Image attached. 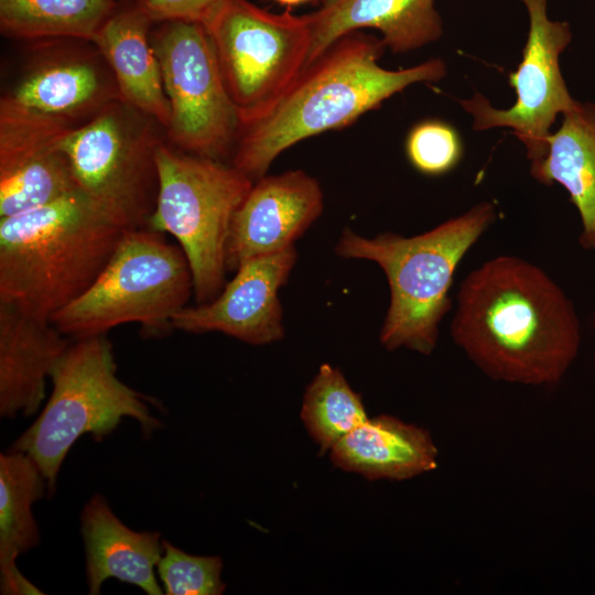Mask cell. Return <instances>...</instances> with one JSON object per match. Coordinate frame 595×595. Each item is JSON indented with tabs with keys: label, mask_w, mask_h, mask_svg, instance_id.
Listing matches in <instances>:
<instances>
[{
	"label": "cell",
	"mask_w": 595,
	"mask_h": 595,
	"mask_svg": "<svg viewBox=\"0 0 595 595\" xmlns=\"http://www.w3.org/2000/svg\"><path fill=\"white\" fill-rule=\"evenodd\" d=\"M80 520L90 595L100 594L108 578L136 585L148 595L164 594L154 573L163 551L159 532L130 529L99 494L85 505Z\"/></svg>",
	"instance_id": "2e32d148"
},
{
	"label": "cell",
	"mask_w": 595,
	"mask_h": 595,
	"mask_svg": "<svg viewBox=\"0 0 595 595\" xmlns=\"http://www.w3.org/2000/svg\"><path fill=\"white\" fill-rule=\"evenodd\" d=\"M112 345L105 335L76 338L54 365L45 407L9 450L28 454L53 494L63 461L84 434L100 442L123 418L136 420L144 436L162 429L149 405L155 400L117 377Z\"/></svg>",
	"instance_id": "5b68a950"
},
{
	"label": "cell",
	"mask_w": 595,
	"mask_h": 595,
	"mask_svg": "<svg viewBox=\"0 0 595 595\" xmlns=\"http://www.w3.org/2000/svg\"><path fill=\"white\" fill-rule=\"evenodd\" d=\"M295 246L241 264L209 302L186 306L172 320V329L204 334L218 332L251 345L284 336L280 289L296 263Z\"/></svg>",
	"instance_id": "7c38bea8"
},
{
	"label": "cell",
	"mask_w": 595,
	"mask_h": 595,
	"mask_svg": "<svg viewBox=\"0 0 595 595\" xmlns=\"http://www.w3.org/2000/svg\"><path fill=\"white\" fill-rule=\"evenodd\" d=\"M52 322L0 302V415L35 414L45 380L71 343Z\"/></svg>",
	"instance_id": "9a60e30c"
},
{
	"label": "cell",
	"mask_w": 595,
	"mask_h": 595,
	"mask_svg": "<svg viewBox=\"0 0 595 595\" xmlns=\"http://www.w3.org/2000/svg\"><path fill=\"white\" fill-rule=\"evenodd\" d=\"M193 292L181 247L149 227L131 228L91 285L51 322L75 338L105 335L126 323L164 333L172 329L173 317L187 306Z\"/></svg>",
	"instance_id": "8992f818"
},
{
	"label": "cell",
	"mask_w": 595,
	"mask_h": 595,
	"mask_svg": "<svg viewBox=\"0 0 595 595\" xmlns=\"http://www.w3.org/2000/svg\"><path fill=\"white\" fill-rule=\"evenodd\" d=\"M126 230L79 188L0 218V302L51 322L91 285Z\"/></svg>",
	"instance_id": "3957f363"
},
{
	"label": "cell",
	"mask_w": 595,
	"mask_h": 595,
	"mask_svg": "<svg viewBox=\"0 0 595 595\" xmlns=\"http://www.w3.org/2000/svg\"><path fill=\"white\" fill-rule=\"evenodd\" d=\"M562 116L547 155L531 163L530 173L542 184L559 183L567 191L582 220L580 242L595 249V105L577 101Z\"/></svg>",
	"instance_id": "ffe728a7"
},
{
	"label": "cell",
	"mask_w": 595,
	"mask_h": 595,
	"mask_svg": "<svg viewBox=\"0 0 595 595\" xmlns=\"http://www.w3.org/2000/svg\"><path fill=\"white\" fill-rule=\"evenodd\" d=\"M452 336L488 377L547 386L561 380L580 346L574 309L539 267L499 256L462 282Z\"/></svg>",
	"instance_id": "6da1fadb"
},
{
	"label": "cell",
	"mask_w": 595,
	"mask_h": 595,
	"mask_svg": "<svg viewBox=\"0 0 595 595\" xmlns=\"http://www.w3.org/2000/svg\"><path fill=\"white\" fill-rule=\"evenodd\" d=\"M205 26L241 126L264 116L306 66L307 14H281L248 0H223Z\"/></svg>",
	"instance_id": "ba28073f"
},
{
	"label": "cell",
	"mask_w": 595,
	"mask_h": 595,
	"mask_svg": "<svg viewBox=\"0 0 595 595\" xmlns=\"http://www.w3.org/2000/svg\"><path fill=\"white\" fill-rule=\"evenodd\" d=\"M47 483L25 453L0 454V593L43 594L18 569L17 559L40 543L32 506L43 497Z\"/></svg>",
	"instance_id": "d6986e66"
},
{
	"label": "cell",
	"mask_w": 595,
	"mask_h": 595,
	"mask_svg": "<svg viewBox=\"0 0 595 595\" xmlns=\"http://www.w3.org/2000/svg\"><path fill=\"white\" fill-rule=\"evenodd\" d=\"M151 23L136 6L116 11L93 43L110 67L119 99L167 128L170 106L149 36Z\"/></svg>",
	"instance_id": "e0dca14e"
},
{
	"label": "cell",
	"mask_w": 595,
	"mask_h": 595,
	"mask_svg": "<svg viewBox=\"0 0 595 595\" xmlns=\"http://www.w3.org/2000/svg\"><path fill=\"white\" fill-rule=\"evenodd\" d=\"M281 4H284V6H298V4H301V3H304V2H307L310 0H274Z\"/></svg>",
	"instance_id": "4316f807"
},
{
	"label": "cell",
	"mask_w": 595,
	"mask_h": 595,
	"mask_svg": "<svg viewBox=\"0 0 595 595\" xmlns=\"http://www.w3.org/2000/svg\"><path fill=\"white\" fill-rule=\"evenodd\" d=\"M495 219V206L483 202L412 237L385 232L366 238L343 230L336 255L372 261L387 277L390 304L379 334L387 350L404 347L423 355L434 350L439 325L452 307L448 292L454 272Z\"/></svg>",
	"instance_id": "277c9868"
},
{
	"label": "cell",
	"mask_w": 595,
	"mask_h": 595,
	"mask_svg": "<svg viewBox=\"0 0 595 595\" xmlns=\"http://www.w3.org/2000/svg\"><path fill=\"white\" fill-rule=\"evenodd\" d=\"M437 454L426 430L382 414L338 441L331 450V461L370 480H404L435 469Z\"/></svg>",
	"instance_id": "ac0fdd59"
},
{
	"label": "cell",
	"mask_w": 595,
	"mask_h": 595,
	"mask_svg": "<svg viewBox=\"0 0 595 595\" xmlns=\"http://www.w3.org/2000/svg\"><path fill=\"white\" fill-rule=\"evenodd\" d=\"M385 47L382 40L358 31L338 39L303 68L264 116L241 126L232 166L255 182L293 144L342 129L408 86L446 74L439 58L386 69L379 65Z\"/></svg>",
	"instance_id": "7a4b0ae2"
},
{
	"label": "cell",
	"mask_w": 595,
	"mask_h": 595,
	"mask_svg": "<svg viewBox=\"0 0 595 595\" xmlns=\"http://www.w3.org/2000/svg\"><path fill=\"white\" fill-rule=\"evenodd\" d=\"M22 106L71 122L96 115L119 99L98 67L88 60L46 62L30 71L9 95Z\"/></svg>",
	"instance_id": "44dd1931"
},
{
	"label": "cell",
	"mask_w": 595,
	"mask_h": 595,
	"mask_svg": "<svg viewBox=\"0 0 595 595\" xmlns=\"http://www.w3.org/2000/svg\"><path fill=\"white\" fill-rule=\"evenodd\" d=\"M115 12V0H0V29L7 36L22 40L94 42Z\"/></svg>",
	"instance_id": "7402d4cb"
},
{
	"label": "cell",
	"mask_w": 595,
	"mask_h": 595,
	"mask_svg": "<svg viewBox=\"0 0 595 595\" xmlns=\"http://www.w3.org/2000/svg\"><path fill=\"white\" fill-rule=\"evenodd\" d=\"M151 39L170 106L169 136L186 153L220 161L241 122L202 23L166 21Z\"/></svg>",
	"instance_id": "30bf717a"
},
{
	"label": "cell",
	"mask_w": 595,
	"mask_h": 595,
	"mask_svg": "<svg viewBox=\"0 0 595 595\" xmlns=\"http://www.w3.org/2000/svg\"><path fill=\"white\" fill-rule=\"evenodd\" d=\"M301 419L321 453H325L368 416L360 394L342 371L323 364L305 390Z\"/></svg>",
	"instance_id": "603a6c76"
},
{
	"label": "cell",
	"mask_w": 595,
	"mask_h": 595,
	"mask_svg": "<svg viewBox=\"0 0 595 595\" xmlns=\"http://www.w3.org/2000/svg\"><path fill=\"white\" fill-rule=\"evenodd\" d=\"M529 17L528 39L522 60L509 74L517 98L508 109H496L479 93L461 100L473 117L475 130L510 128L523 143L531 163L548 152L551 128L559 115L573 108V99L563 79L559 57L572 40L570 24L548 17V0H521Z\"/></svg>",
	"instance_id": "8fae6325"
},
{
	"label": "cell",
	"mask_w": 595,
	"mask_h": 595,
	"mask_svg": "<svg viewBox=\"0 0 595 595\" xmlns=\"http://www.w3.org/2000/svg\"><path fill=\"white\" fill-rule=\"evenodd\" d=\"M324 209L318 181L302 170L263 175L231 219L227 244V271L245 262L283 251L311 227Z\"/></svg>",
	"instance_id": "4fadbf2b"
},
{
	"label": "cell",
	"mask_w": 595,
	"mask_h": 595,
	"mask_svg": "<svg viewBox=\"0 0 595 595\" xmlns=\"http://www.w3.org/2000/svg\"><path fill=\"white\" fill-rule=\"evenodd\" d=\"M405 153L416 171L429 176H440L458 164L463 144L453 126L439 119H428L409 131Z\"/></svg>",
	"instance_id": "d4e9b609"
},
{
	"label": "cell",
	"mask_w": 595,
	"mask_h": 595,
	"mask_svg": "<svg viewBox=\"0 0 595 595\" xmlns=\"http://www.w3.org/2000/svg\"><path fill=\"white\" fill-rule=\"evenodd\" d=\"M144 118L117 99L60 143L77 187L127 229L148 227L158 193L159 141Z\"/></svg>",
	"instance_id": "9c48e42d"
},
{
	"label": "cell",
	"mask_w": 595,
	"mask_h": 595,
	"mask_svg": "<svg viewBox=\"0 0 595 595\" xmlns=\"http://www.w3.org/2000/svg\"><path fill=\"white\" fill-rule=\"evenodd\" d=\"M434 3L435 0H323L320 9L307 14L312 41L306 66L338 39L361 29L379 31L386 47L394 53L434 42L443 31Z\"/></svg>",
	"instance_id": "5bb4252c"
},
{
	"label": "cell",
	"mask_w": 595,
	"mask_h": 595,
	"mask_svg": "<svg viewBox=\"0 0 595 595\" xmlns=\"http://www.w3.org/2000/svg\"><path fill=\"white\" fill-rule=\"evenodd\" d=\"M158 193L148 227L172 235L191 268L197 304L225 285L226 244L235 212L253 181L232 165L158 142Z\"/></svg>",
	"instance_id": "52a82bcc"
},
{
	"label": "cell",
	"mask_w": 595,
	"mask_h": 595,
	"mask_svg": "<svg viewBox=\"0 0 595 595\" xmlns=\"http://www.w3.org/2000/svg\"><path fill=\"white\" fill-rule=\"evenodd\" d=\"M162 555L156 565L166 595H219L226 589L219 556L188 554L162 539Z\"/></svg>",
	"instance_id": "cb8c5ba5"
},
{
	"label": "cell",
	"mask_w": 595,
	"mask_h": 595,
	"mask_svg": "<svg viewBox=\"0 0 595 595\" xmlns=\"http://www.w3.org/2000/svg\"><path fill=\"white\" fill-rule=\"evenodd\" d=\"M223 0H137L136 7L151 22L192 21L204 23Z\"/></svg>",
	"instance_id": "484cf974"
}]
</instances>
